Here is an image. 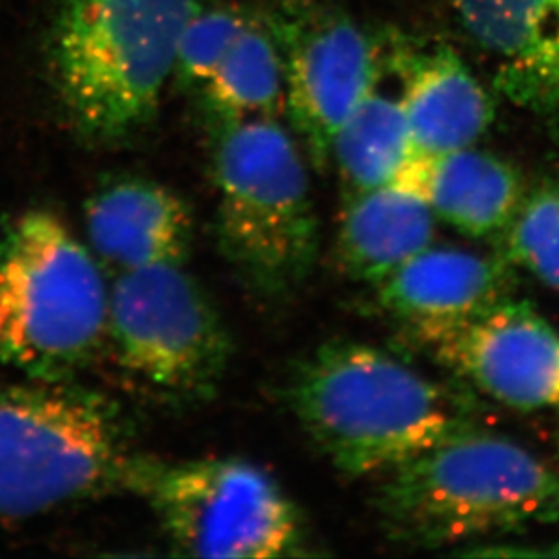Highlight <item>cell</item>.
<instances>
[{
  "label": "cell",
  "mask_w": 559,
  "mask_h": 559,
  "mask_svg": "<svg viewBox=\"0 0 559 559\" xmlns=\"http://www.w3.org/2000/svg\"><path fill=\"white\" fill-rule=\"evenodd\" d=\"M106 341L132 379L170 401H209L233 357L230 333L186 263L112 275Z\"/></svg>",
  "instance_id": "8"
},
{
  "label": "cell",
  "mask_w": 559,
  "mask_h": 559,
  "mask_svg": "<svg viewBox=\"0 0 559 559\" xmlns=\"http://www.w3.org/2000/svg\"><path fill=\"white\" fill-rule=\"evenodd\" d=\"M285 391L302 431L352 478L388 473L475 426L459 391L354 341L311 349L292 368Z\"/></svg>",
  "instance_id": "1"
},
{
  "label": "cell",
  "mask_w": 559,
  "mask_h": 559,
  "mask_svg": "<svg viewBox=\"0 0 559 559\" xmlns=\"http://www.w3.org/2000/svg\"><path fill=\"white\" fill-rule=\"evenodd\" d=\"M126 492L145 503L181 555L270 559L302 555L301 512L258 465L233 456L162 460L138 453Z\"/></svg>",
  "instance_id": "7"
},
{
  "label": "cell",
  "mask_w": 559,
  "mask_h": 559,
  "mask_svg": "<svg viewBox=\"0 0 559 559\" xmlns=\"http://www.w3.org/2000/svg\"><path fill=\"white\" fill-rule=\"evenodd\" d=\"M201 0H62L51 35L55 87L74 131L126 142L153 122L181 32Z\"/></svg>",
  "instance_id": "4"
},
{
  "label": "cell",
  "mask_w": 559,
  "mask_h": 559,
  "mask_svg": "<svg viewBox=\"0 0 559 559\" xmlns=\"http://www.w3.org/2000/svg\"><path fill=\"white\" fill-rule=\"evenodd\" d=\"M556 407H558V412H559V393H558V399H556V404H555Z\"/></svg>",
  "instance_id": "21"
},
{
  "label": "cell",
  "mask_w": 559,
  "mask_h": 559,
  "mask_svg": "<svg viewBox=\"0 0 559 559\" xmlns=\"http://www.w3.org/2000/svg\"><path fill=\"white\" fill-rule=\"evenodd\" d=\"M500 255L559 292V180L527 189L501 234Z\"/></svg>",
  "instance_id": "19"
},
{
  "label": "cell",
  "mask_w": 559,
  "mask_h": 559,
  "mask_svg": "<svg viewBox=\"0 0 559 559\" xmlns=\"http://www.w3.org/2000/svg\"><path fill=\"white\" fill-rule=\"evenodd\" d=\"M122 415L69 379L0 384V520L123 491L136 456Z\"/></svg>",
  "instance_id": "6"
},
{
  "label": "cell",
  "mask_w": 559,
  "mask_h": 559,
  "mask_svg": "<svg viewBox=\"0 0 559 559\" xmlns=\"http://www.w3.org/2000/svg\"><path fill=\"white\" fill-rule=\"evenodd\" d=\"M201 90L209 122L277 118L285 109V80L280 49L266 24L249 19L216 73Z\"/></svg>",
  "instance_id": "18"
},
{
  "label": "cell",
  "mask_w": 559,
  "mask_h": 559,
  "mask_svg": "<svg viewBox=\"0 0 559 559\" xmlns=\"http://www.w3.org/2000/svg\"><path fill=\"white\" fill-rule=\"evenodd\" d=\"M209 126L219 252L253 296H294L319 253V222L296 138L275 117Z\"/></svg>",
  "instance_id": "3"
},
{
  "label": "cell",
  "mask_w": 559,
  "mask_h": 559,
  "mask_svg": "<svg viewBox=\"0 0 559 559\" xmlns=\"http://www.w3.org/2000/svg\"><path fill=\"white\" fill-rule=\"evenodd\" d=\"M435 214L420 195L390 183L344 198L335 258L352 280L377 286L428 249Z\"/></svg>",
  "instance_id": "16"
},
{
  "label": "cell",
  "mask_w": 559,
  "mask_h": 559,
  "mask_svg": "<svg viewBox=\"0 0 559 559\" xmlns=\"http://www.w3.org/2000/svg\"><path fill=\"white\" fill-rule=\"evenodd\" d=\"M85 238L112 275L186 263L194 219L187 201L158 181L122 176L85 201Z\"/></svg>",
  "instance_id": "14"
},
{
  "label": "cell",
  "mask_w": 559,
  "mask_h": 559,
  "mask_svg": "<svg viewBox=\"0 0 559 559\" xmlns=\"http://www.w3.org/2000/svg\"><path fill=\"white\" fill-rule=\"evenodd\" d=\"M280 49L292 132L317 169L382 71L379 40L324 0H285L266 19Z\"/></svg>",
  "instance_id": "9"
},
{
  "label": "cell",
  "mask_w": 559,
  "mask_h": 559,
  "mask_svg": "<svg viewBox=\"0 0 559 559\" xmlns=\"http://www.w3.org/2000/svg\"><path fill=\"white\" fill-rule=\"evenodd\" d=\"M373 509L388 538L443 547L559 520V471L476 426L388 471Z\"/></svg>",
  "instance_id": "2"
},
{
  "label": "cell",
  "mask_w": 559,
  "mask_h": 559,
  "mask_svg": "<svg viewBox=\"0 0 559 559\" xmlns=\"http://www.w3.org/2000/svg\"><path fill=\"white\" fill-rule=\"evenodd\" d=\"M448 370L516 412L555 406L559 335L527 301L503 299L428 343Z\"/></svg>",
  "instance_id": "10"
},
{
  "label": "cell",
  "mask_w": 559,
  "mask_h": 559,
  "mask_svg": "<svg viewBox=\"0 0 559 559\" xmlns=\"http://www.w3.org/2000/svg\"><path fill=\"white\" fill-rule=\"evenodd\" d=\"M415 154L471 147L495 122V102L449 44L395 37L382 46Z\"/></svg>",
  "instance_id": "13"
},
{
  "label": "cell",
  "mask_w": 559,
  "mask_h": 559,
  "mask_svg": "<svg viewBox=\"0 0 559 559\" xmlns=\"http://www.w3.org/2000/svg\"><path fill=\"white\" fill-rule=\"evenodd\" d=\"M106 269L44 209L0 225V366L69 379L106 343Z\"/></svg>",
  "instance_id": "5"
},
{
  "label": "cell",
  "mask_w": 559,
  "mask_h": 559,
  "mask_svg": "<svg viewBox=\"0 0 559 559\" xmlns=\"http://www.w3.org/2000/svg\"><path fill=\"white\" fill-rule=\"evenodd\" d=\"M415 156L412 131L401 95L385 90L384 63L380 76L341 127L333 142L344 198L390 186Z\"/></svg>",
  "instance_id": "17"
},
{
  "label": "cell",
  "mask_w": 559,
  "mask_h": 559,
  "mask_svg": "<svg viewBox=\"0 0 559 559\" xmlns=\"http://www.w3.org/2000/svg\"><path fill=\"white\" fill-rule=\"evenodd\" d=\"M495 87L559 142V0H451Z\"/></svg>",
  "instance_id": "11"
},
{
  "label": "cell",
  "mask_w": 559,
  "mask_h": 559,
  "mask_svg": "<svg viewBox=\"0 0 559 559\" xmlns=\"http://www.w3.org/2000/svg\"><path fill=\"white\" fill-rule=\"evenodd\" d=\"M393 183L420 195L435 217L475 239H500L527 192L514 165L475 145L415 154Z\"/></svg>",
  "instance_id": "15"
},
{
  "label": "cell",
  "mask_w": 559,
  "mask_h": 559,
  "mask_svg": "<svg viewBox=\"0 0 559 559\" xmlns=\"http://www.w3.org/2000/svg\"><path fill=\"white\" fill-rule=\"evenodd\" d=\"M249 19L227 5H203L190 16L176 48L173 80L183 90L203 87L216 73Z\"/></svg>",
  "instance_id": "20"
},
{
  "label": "cell",
  "mask_w": 559,
  "mask_h": 559,
  "mask_svg": "<svg viewBox=\"0 0 559 559\" xmlns=\"http://www.w3.org/2000/svg\"><path fill=\"white\" fill-rule=\"evenodd\" d=\"M514 281L500 253L428 247L377 285V302L428 344L512 297Z\"/></svg>",
  "instance_id": "12"
}]
</instances>
